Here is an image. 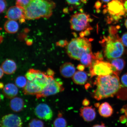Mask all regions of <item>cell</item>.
Returning a JSON list of instances; mask_svg holds the SVG:
<instances>
[{"instance_id": "obj_38", "label": "cell", "mask_w": 127, "mask_h": 127, "mask_svg": "<svg viewBox=\"0 0 127 127\" xmlns=\"http://www.w3.org/2000/svg\"><path fill=\"white\" fill-rule=\"evenodd\" d=\"M92 127H106L104 123H102L101 125H94Z\"/></svg>"}, {"instance_id": "obj_19", "label": "cell", "mask_w": 127, "mask_h": 127, "mask_svg": "<svg viewBox=\"0 0 127 127\" xmlns=\"http://www.w3.org/2000/svg\"><path fill=\"white\" fill-rule=\"evenodd\" d=\"M24 105V101L22 98L15 97L11 100L9 105L12 111L15 112H19L23 109Z\"/></svg>"}, {"instance_id": "obj_25", "label": "cell", "mask_w": 127, "mask_h": 127, "mask_svg": "<svg viewBox=\"0 0 127 127\" xmlns=\"http://www.w3.org/2000/svg\"><path fill=\"white\" fill-rule=\"evenodd\" d=\"M27 82L28 80L25 76H18L15 80L16 85L17 87L21 88H24L26 86Z\"/></svg>"}, {"instance_id": "obj_1", "label": "cell", "mask_w": 127, "mask_h": 127, "mask_svg": "<svg viewBox=\"0 0 127 127\" xmlns=\"http://www.w3.org/2000/svg\"><path fill=\"white\" fill-rule=\"evenodd\" d=\"M119 73L114 71L110 75L98 76L94 82L96 89L92 96L97 100L113 97L121 87Z\"/></svg>"}, {"instance_id": "obj_33", "label": "cell", "mask_w": 127, "mask_h": 127, "mask_svg": "<svg viewBox=\"0 0 127 127\" xmlns=\"http://www.w3.org/2000/svg\"><path fill=\"white\" fill-rule=\"evenodd\" d=\"M120 122L122 123H125L127 122V117L126 116H122L120 118Z\"/></svg>"}, {"instance_id": "obj_13", "label": "cell", "mask_w": 127, "mask_h": 127, "mask_svg": "<svg viewBox=\"0 0 127 127\" xmlns=\"http://www.w3.org/2000/svg\"><path fill=\"white\" fill-rule=\"evenodd\" d=\"M80 115L85 121L90 122L93 121L96 118V111L93 106L84 107L81 108Z\"/></svg>"}, {"instance_id": "obj_41", "label": "cell", "mask_w": 127, "mask_h": 127, "mask_svg": "<svg viewBox=\"0 0 127 127\" xmlns=\"http://www.w3.org/2000/svg\"><path fill=\"white\" fill-rule=\"evenodd\" d=\"M4 87L3 84L1 82L0 83V88L1 89H2Z\"/></svg>"}, {"instance_id": "obj_21", "label": "cell", "mask_w": 127, "mask_h": 127, "mask_svg": "<svg viewBox=\"0 0 127 127\" xmlns=\"http://www.w3.org/2000/svg\"><path fill=\"white\" fill-rule=\"evenodd\" d=\"M4 28L7 32L14 34L18 31L19 25L15 20H9L5 23Z\"/></svg>"}, {"instance_id": "obj_11", "label": "cell", "mask_w": 127, "mask_h": 127, "mask_svg": "<svg viewBox=\"0 0 127 127\" xmlns=\"http://www.w3.org/2000/svg\"><path fill=\"white\" fill-rule=\"evenodd\" d=\"M34 112L38 118L45 121L51 120L53 116L51 109L45 103H41L38 105L35 109Z\"/></svg>"}, {"instance_id": "obj_22", "label": "cell", "mask_w": 127, "mask_h": 127, "mask_svg": "<svg viewBox=\"0 0 127 127\" xmlns=\"http://www.w3.org/2000/svg\"><path fill=\"white\" fill-rule=\"evenodd\" d=\"M111 64L119 73L124 68L126 63L123 59L118 58L111 60Z\"/></svg>"}, {"instance_id": "obj_2", "label": "cell", "mask_w": 127, "mask_h": 127, "mask_svg": "<svg viewBox=\"0 0 127 127\" xmlns=\"http://www.w3.org/2000/svg\"><path fill=\"white\" fill-rule=\"evenodd\" d=\"M55 7V3L51 0H30L24 10L25 18L28 20L41 17L48 19L52 15Z\"/></svg>"}, {"instance_id": "obj_36", "label": "cell", "mask_w": 127, "mask_h": 127, "mask_svg": "<svg viewBox=\"0 0 127 127\" xmlns=\"http://www.w3.org/2000/svg\"><path fill=\"white\" fill-rule=\"evenodd\" d=\"M101 2L99 1H96L95 4V7L96 9H98L101 7Z\"/></svg>"}, {"instance_id": "obj_30", "label": "cell", "mask_w": 127, "mask_h": 127, "mask_svg": "<svg viewBox=\"0 0 127 127\" xmlns=\"http://www.w3.org/2000/svg\"><path fill=\"white\" fill-rule=\"evenodd\" d=\"M121 82L123 85L127 87V73L124 74L121 78Z\"/></svg>"}, {"instance_id": "obj_32", "label": "cell", "mask_w": 127, "mask_h": 127, "mask_svg": "<svg viewBox=\"0 0 127 127\" xmlns=\"http://www.w3.org/2000/svg\"><path fill=\"white\" fill-rule=\"evenodd\" d=\"M96 60H102L103 59V55L101 52H98L95 54Z\"/></svg>"}, {"instance_id": "obj_23", "label": "cell", "mask_w": 127, "mask_h": 127, "mask_svg": "<svg viewBox=\"0 0 127 127\" xmlns=\"http://www.w3.org/2000/svg\"><path fill=\"white\" fill-rule=\"evenodd\" d=\"M88 0H66L68 4L73 8H80L87 3Z\"/></svg>"}, {"instance_id": "obj_24", "label": "cell", "mask_w": 127, "mask_h": 127, "mask_svg": "<svg viewBox=\"0 0 127 127\" xmlns=\"http://www.w3.org/2000/svg\"><path fill=\"white\" fill-rule=\"evenodd\" d=\"M54 127H66L67 123L65 119L62 117L61 115L55 119L54 122Z\"/></svg>"}, {"instance_id": "obj_43", "label": "cell", "mask_w": 127, "mask_h": 127, "mask_svg": "<svg viewBox=\"0 0 127 127\" xmlns=\"http://www.w3.org/2000/svg\"><path fill=\"white\" fill-rule=\"evenodd\" d=\"M99 103H96V104H95V106H96V107H99L100 106L99 105Z\"/></svg>"}, {"instance_id": "obj_14", "label": "cell", "mask_w": 127, "mask_h": 127, "mask_svg": "<svg viewBox=\"0 0 127 127\" xmlns=\"http://www.w3.org/2000/svg\"><path fill=\"white\" fill-rule=\"evenodd\" d=\"M75 68L73 64L70 63L64 64L61 66L60 71L61 75L66 78L72 77L75 72Z\"/></svg>"}, {"instance_id": "obj_7", "label": "cell", "mask_w": 127, "mask_h": 127, "mask_svg": "<svg viewBox=\"0 0 127 127\" xmlns=\"http://www.w3.org/2000/svg\"><path fill=\"white\" fill-rule=\"evenodd\" d=\"M93 21L89 15L83 12H76L71 16L70 23L71 29L79 31L92 30L90 23Z\"/></svg>"}, {"instance_id": "obj_9", "label": "cell", "mask_w": 127, "mask_h": 127, "mask_svg": "<svg viewBox=\"0 0 127 127\" xmlns=\"http://www.w3.org/2000/svg\"><path fill=\"white\" fill-rule=\"evenodd\" d=\"M48 75V81L46 86L40 93L36 95L38 99L56 94L64 90L62 82L54 78V75Z\"/></svg>"}, {"instance_id": "obj_31", "label": "cell", "mask_w": 127, "mask_h": 127, "mask_svg": "<svg viewBox=\"0 0 127 127\" xmlns=\"http://www.w3.org/2000/svg\"><path fill=\"white\" fill-rule=\"evenodd\" d=\"M121 40L124 45L127 47V32L123 35Z\"/></svg>"}, {"instance_id": "obj_26", "label": "cell", "mask_w": 127, "mask_h": 127, "mask_svg": "<svg viewBox=\"0 0 127 127\" xmlns=\"http://www.w3.org/2000/svg\"><path fill=\"white\" fill-rule=\"evenodd\" d=\"M29 127H44V123L42 121L37 119H33L30 122Z\"/></svg>"}, {"instance_id": "obj_34", "label": "cell", "mask_w": 127, "mask_h": 127, "mask_svg": "<svg viewBox=\"0 0 127 127\" xmlns=\"http://www.w3.org/2000/svg\"><path fill=\"white\" fill-rule=\"evenodd\" d=\"M90 101L89 100L86 98L84 99L82 101V105L84 106H87L89 105L90 104Z\"/></svg>"}, {"instance_id": "obj_44", "label": "cell", "mask_w": 127, "mask_h": 127, "mask_svg": "<svg viewBox=\"0 0 127 127\" xmlns=\"http://www.w3.org/2000/svg\"><path fill=\"white\" fill-rule=\"evenodd\" d=\"M126 125H127V123H126Z\"/></svg>"}, {"instance_id": "obj_12", "label": "cell", "mask_w": 127, "mask_h": 127, "mask_svg": "<svg viewBox=\"0 0 127 127\" xmlns=\"http://www.w3.org/2000/svg\"><path fill=\"white\" fill-rule=\"evenodd\" d=\"M5 17L9 20L15 21L22 18L25 19L24 9L16 6L9 8Z\"/></svg>"}, {"instance_id": "obj_42", "label": "cell", "mask_w": 127, "mask_h": 127, "mask_svg": "<svg viewBox=\"0 0 127 127\" xmlns=\"http://www.w3.org/2000/svg\"><path fill=\"white\" fill-rule=\"evenodd\" d=\"M125 26L127 29V19L125 20Z\"/></svg>"}, {"instance_id": "obj_3", "label": "cell", "mask_w": 127, "mask_h": 127, "mask_svg": "<svg viewBox=\"0 0 127 127\" xmlns=\"http://www.w3.org/2000/svg\"><path fill=\"white\" fill-rule=\"evenodd\" d=\"M25 77L28 80L26 86L23 88V93L25 95H38L46 86L48 81L47 74L33 69L28 71Z\"/></svg>"}, {"instance_id": "obj_37", "label": "cell", "mask_w": 127, "mask_h": 127, "mask_svg": "<svg viewBox=\"0 0 127 127\" xmlns=\"http://www.w3.org/2000/svg\"><path fill=\"white\" fill-rule=\"evenodd\" d=\"M85 66L83 64H79L77 66V69L79 71H83L85 69Z\"/></svg>"}, {"instance_id": "obj_8", "label": "cell", "mask_w": 127, "mask_h": 127, "mask_svg": "<svg viewBox=\"0 0 127 127\" xmlns=\"http://www.w3.org/2000/svg\"><path fill=\"white\" fill-rule=\"evenodd\" d=\"M114 71L117 72L111 63L102 60H95L90 67V74L91 77L95 76L110 75Z\"/></svg>"}, {"instance_id": "obj_20", "label": "cell", "mask_w": 127, "mask_h": 127, "mask_svg": "<svg viewBox=\"0 0 127 127\" xmlns=\"http://www.w3.org/2000/svg\"><path fill=\"white\" fill-rule=\"evenodd\" d=\"M96 58L95 54L92 52L86 53L82 56L80 60L81 63L86 67H90Z\"/></svg>"}, {"instance_id": "obj_16", "label": "cell", "mask_w": 127, "mask_h": 127, "mask_svg": "<svg viewBox=\"0 0 127 127\" xmlns=\"http://www.w3.org/2000/svg\"><path fill=\"white\" fill-rule=\"evenodd\" d=\"M4 73L7 74L14 73L17 69V65L15 62L11 60H5L2 63L1 67Z\"/></svg>"}, {"instance_id": "obj_15", "label": "cell", "mask_w": 127, "mask_h": 127, "mask_svg": "<svg viewBox=\"0 0 127 127\" xmlns=\"http://www.w3.org/2000/svg\"><path fill=\"white\" fill-rule=\"evenodd\" d=\"M18 90L16 85L9 83L5 86L3 90V93L5 96L9 99L15 97L18 94Z\"/></svg>"}, {"instance_id": "obj_29", "label": "cell", "mask_w": 127, "mask_h": 127, "mask_svg": "<svg viewBox=\"0 0 127 127\" xmlns=\"http://www.w3.org/2000/svg\"><path fill=\"white\" fill-rule=\"evenodd\" d=\"M69 43L68 41L66 40H62L57 42L56 45L60 47H64L66 46Z\"/></svg>"}, {"instance_id": "obj_28", "label": "cell", "mask_w": 127, "mask_h": 127, "mask_svg": "<svg viewBox=\"0 0 127 127\" xmlns=\"http://www.w3.org/2000/svg\"><path fill=\"white\" fill-rule=\"evenodd\" d=\"M0 12L2 13L4 12L6 9L7 6V2L5 0H0Z\"/></svg>"}, {"instance_id": "obj_6", "label": "cell", "mask_w": 127, "mask_h": 127, "mask_svg": "<svg viewBox=\"0 0 127 127\" xmlns=\"http://www.w3.org/2000/svg\"><path fill=\"white\" fill-rule=\"evenodd\" d=\"M103 12L107 14L106 21L108 24L117 23L127 14L120 0H112L106 5Z\"/></svg>"}, {"instance_id": "obj_4", "label": "cell", "mask_w": 127, "mask_h": 127, "mask_svg": "<svg viewBox=\"0 0 127 127\" xmlns=\"http://www.w3.org/2000/svg\"><path fill=\"white\" fill-rule=\"evenodd\" d=\"M101 43L104 56L107 59L120 58L124 53V46L117 33H110L109 35L104 36Z\"/></svg>"}, {"instance_id": "obj_35", "label": "cell", "mask_w": 127, "mask_h": 127, "mask_svg": "<svg viewBox=\"0 0 127 127\" xmlns=\"http://www.w3.org/2000/svg\"><path fill=\"white\" fill-rule=\"evenodd\" d=\"M123 3L124 7L125 8V11L127 14V0H120Z\"/></svg>"}, {"instance_id": "obj_17", "label": "cell", "mask_w": 127, "mask_h": 127, "mask_svg": "<svg viewBox=\"0 0 127 127\" xmlns=\"http://www.w3.org/2000/svg\"><path fill=\"white\" fill-rule=\"evenodd\" d=\"M98 111L101 116L107 118L112 115L113 113V109L108 103L105 102L100 105Z\"/></svg>"}, {"instance_id": "obj_10", "label": "cell", "mask_w": 127, "mask_h": 127, "mask_svg": "<svg viewBox=\"0 0 127 127\" xmlns=\"http://www.w3.org/2000/svg\"><path fill=\"white\" fill-rule=\"evenodd\" d=\"M22 120L18 115L14 114H8L1 118L0 127H22Z\"/></svg>"}, {"instance_id": "obj_18", "label": "cell", "mask_w": 127, "mask_h": 127, "mask_svg": "<svg viewBox=\"0 0 127 127\" xmlns=\"http://www.w3.org/2000/svg\"><path fill=\"white\" fill-rule=\"evenodd\" d=\"M73 81L77 85H83L86 83L88 79L87 73L83 71H77L72 77Z\"/></svg>"}, {"instance_id": "obj_27", "label": "cell", "mask_w": 127, "mask_h": 127, "mask_svg": "<svg viewBox=\"0 0 127 127\" xmlns=\"http://www.w3.org/2000/svg\"><path fill=\"white\" fill-rule=\"evenodd\" d=\"M16 6L24 10L25 7L28 5L30 0H16Z\"/></svg>"}, {"instance_id": "obj_40", "label": "cell", "mask_w": 127, "mask_h": 127, "mask_svg": "<svg viewBox=\"0 0 127 127\" xmlns=\"http://www.w3.org/2000/svg\"><path fill=\"white\" fill-rule=\"evenodd\" d=\"M102 2L104 3H108L110 2L112 0H101Z\"/></svg>"}, {"instance_id": "obj_39", "label": "cell", "mask_w": 127, "mask_h": 127, "mask_svg": "<svg viewBox=\"0 0 127 127\" xmlns=\"http://www.w3.org/2000/svg\"><path fill=\"white\" fill-rule=\"evenodd\" d=\"M0 78H1L4 75V72L2 68L1 67L0 68Z\"/></svg>"}, {"instance_id": "obj_5", "label": "cell", "mask_w": 127, "mask_h": 127, "mask_svg": "<svg viewBox=\"0 0 127 127\" xmlns=\"http://www.w3.org/2000/svg\"><path fill=\"white\" fill-rule=\"evenodd\" d=\"M68 55L73 59L80 60L82 56L92 52V46L89 40L80 37L73 39L66 46Z\"/></svg>"}]
</instances>
